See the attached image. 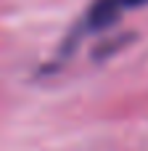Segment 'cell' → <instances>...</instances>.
<instances>
[{
  "instance_id": "1",
  "label": "cell",
  "mask_w": 148,
  "mask_h": 151,
  "mask_svg": "<svg viewBox=\"0 0 148 151\" xmlns=\"http://www.w3.org/2000/svg\"><path fill=\"white\" fill-rule=\"evenodd\" d=\"M143 5H148V0H93L90 8L85 11V16L79 19V24L74 27V32L66 37V48L77 45V40H82L85 35L109 29V27L117 24L124 13L138 11V8H143Z\"/></svg>"
}]
</instances>
